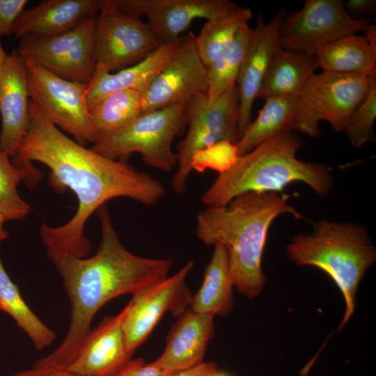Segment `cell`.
<instances>
[{
    "mask_svg": "<svg viewBox=\"0 0 376 376\" xmlns=\"http://www.w3.org/2000/svg\"><path fill=\"white\" fill-rule=\"evenodd\" d=\"M11 161L31 179L41 173L31 162L45 164L50 170L51 185L58 191L70 189L78 200L76 213L64 225L41 226L42 242L49 256L85 258L92 247L84 234L86 223L107 201L127 197L152 206L166 193L163 184L150 174L68 137L31 100L29 127Z\"/></svg>",
    "mask_w": 376,
    "mask_h": 376,
    "instance_id": "cell-1",
    "label": "cell"
},
{
    "mask_svg": "<svg viewBox=\"0 0 376 376\" xmlns=\"http://www.w3.org/2000/svg\"><path fill=\"white\" fill-rule=\"evenodd\" d=\"M101 241L90 258L54 255L49 258L63 280L70 307V322L58 347L36 363L66 368L76 357L98 311L118 296L141 293L168 277L171 258L136 256L120 241L105 205L97 210Z\"/></svg>",
    "mask_w": 376,
    "mask_h": 376,
    "instance_id": "cell-2",
    "label": "cell"
},
{
    "mask_svg": "<svg viewBox=\"0 0 376 376\" xmlns=\"http://www.w3.org/2000/svg\"><path fill=\"white\" fill-rule=\"evenodd\" d=\"M283 214L296 219L304 217L285 194L251 191L225 206L206 207L196 217V237L205 245L226 247L234 287L249 299L256 297L265 285L262 258L269 229Z\"/></svg>",
    "mask_w": 376,
    "mask_h": 376,
    "instance_id": "cell-3",
    "label": "cell"
},
{
    "mask_svg": "<svg viewBox=\"0 0 376 376\" xmlns=\"http://www.w3.org/2000/svg\"><path fill=\"white\" fill-rule=\"evenodd\" d=\"M301 141L292 132L269 139L247 153L237 156L219 172L202 194L206 207L228 205L246 192H283L292 182H303L320 197L327 196L334 184L328 166L297 157Z\"/></svg>",
    "mask_w": 376,
    "mask_h": 376,
    "instance_id": "cell-4",
    "label": "cell"
},
{
    "mask_svg": "<svg viewBox=\"0 0 376 376\" xmlns=\"http://www.w3.org/2000/svg\"><path fill=\"white\" fill-rule=\"evenodd\" d=\"M288 259L327 274L343 297L345 309L337 331L352 316L359 285L376 261V249L367 229L352 222L322 219L310 234L295 235L285 247Z\"/></svg>",
    "mask_w": 376,
    "mask_h": 376,
    "instance_id": "cell-5",
    "label": "cell"
},
{
    "mask_svg": "<svg viewBox=\"0 0 376 376\" xmlns=\"http://www.w3.org/2000/svg\"><path fill=\"white\" fill-rule=\"evenodd\" d=\"M185 107L188 129L177 146V170L171 180L172 189L177 194L186 191L187 182L197 155L223 141L235 144L240 139L236 85L214 102H210L207 93H204L194 97Z\"/></svg>",
    "mask_w": 376,
    "mask_h": 376,
    "instance_id": "cell-6",
    "label": "cell"
},
{
    "mask_svg": "<svg viewBox=\"0 0 376 376\" xmlns=\"http://www.w3.org/2000/svg\"><path fill=\"white\" fill-rule=\"evenodd\" d=\"M185 104L144 113L120 130L96 139L91 148L118 160L136 152L147 166L171 172L177 164L173 141L187 126Z\"/></svg>",
    "mask_w": 376,
    "mask_h": 376,
    "instance_id": "cell-7",
    "label": "cell"
},
{
    "mask_svg": "<svg viewBox=\"0 0 376 376\" xmlns=\"http://www.w3.org/2000/svg\"><path fill=\"white\" fill-rule=\"evenodd\" d=\"M370 76L324 70L313 74L297 97L295 130L316 137L320 122L324 120L336 131L343 132L366 93Z\"/></svg>",
    "mask_w": 376,
    "mask_h": 376,
    "instance_id": "cell-8",
    "label": "cell"
},
{
    "mask_svg": "<svg viewBox=\"0 0 376 376\" xmlns=\"http://www.w3.org/2000/svg\"><path fill=\"white\" fill-rule=\"evenodd\" d=\"M31 101L56 127L85 146L96 140L86 100L87 84L57 76L29 59H23Z\"/></svg>",
    "mask_w": 376,
    "mask_h": 376,
    "instance_id": "cell-9",
    "label": "cell"
},
{
    "mask_svg": "<svg viewBox=\"0 0 376 376\" xmlns=\"http://www.w3.org/2000/svg\"><path fill=\"white\" fill-rule=\"evenodd\" d=\"M97 15L61 34L19 38L17 54L68 80L88 84L95 68L94 31Z\"/></svg>",
    "mask_w": 376,
    "mask_h": 376,
    "instance_id": "cell-10",
    "label": "cell"
},
{
    "mask_svg": "<svg viewBox=\"0 0 376 376\" xmlns=\"http://www.w3.org/2000/svg\"><path fill=\"white\" fill-rule=\"evenodd\" d=\"M370 19L353 18L340 0H307L303 7L283 20L281 47L315 55L322 47L338 39L365 31Z\"/></svg>",
    "mask_w": 376,
    "mask_h": 376,
    "instance_id": "cell-11",
    "label": "cell"
},
{
    "mask_svg": "<svg viewBox=\"0 0 376 376\" xmlns=\"http://www.w3.org/2000/svg\"><path fill=\"white\" fill-rule=\"evenodd\" d=\"M148 22L119 13L102 9L94 31L97 65L115 72L146 58L159 46Z\"/></svg>",
    "mask_w": 376,
    "mask_h": 376,
    "instance_id": "cell-12",
    "label": "cell"
},
{
    "mask_svg": "<svg viewBox=\"0 0 376 376\" xmlns=\"http://www.w3.org/2000/svg\"><path fill=\"white\" fill-rule=\"evenodd\" d=\"M193 267L190 260L173 276L132 297L123 322L130 354L132 356L166 313L179 317L189 308L193 295L185 281Z\"/></svg>",
    "mask_w": 376,
    "mask_h": 376,
    "instance_id": "cell-13",
    "label": "cell"
},
{
    "mask_svg": "<svg viewBox=\"0 0 376 376\" xmlns=\"http://www.w3.org/2000/svg\"><path fill=\"white\" fill-rule=\"evenodd\" d=\"M207 69L195 44V35L180 38L173 56L142 93L143 112L185 104L196 95L207 93Z\"/></svg>",
    "mask_w": 376,
    "mask_h": 376,
    "instance_id": "cell-14",
    "label": "cell"
},
{
    "mask_svg": "<svg viewBox=\"0 0 376 376\" xmlns=\"http://www.w3.org/2000/svg\"><path fill=\"white\" fill-rule=\"evenodd\" d=\"M286 15L280 9L268 22L259 14L246 52L242 61L236 86L239 95L240 137L251 121V111L256 99L267 74L272 58L281 48L279 36L281 24Z\"/></svg>",
    "mask_w": 376,
    "mask_h": 376,
    "instance_id": "cell-15",
    "label": "cell"
},
{
    "mask_svg": "<svg viewBox=\"0 0 376 376\" xmlns=\"http://www.w3.org/2000/svg\"><path fill=\"white\" fill-rule=\"evenodd\" d=\"M127 304L117 315L91 329L79 353L65 368L75 376H113L132 359L127 350L123 322Z\"/></svg>",
    "mask_w": 376,
    "mask_h": 376,
    "instance_id": "cell-16",
    "label": "cell"
},
{
    "mask_svg": "<svg viewBox=\"0 0 376 376\" xmlns=\"http://www.w3.org/2000/svg\"><path fill=\"white\" fill-rule=\"evenodd\" d=\"M29 92L23 60L14 50L0 67V151L13 159L29 123Z\"/></svg>",
    "mask_w": 376,
    "mask_h": 376,
    "instance_id": "cell-17",
    "label": "cell"
},
{
    "mask_svg": "<svg viewBox=\"0 0 376 376\" xmlns=\"http://www.w3.org/2000/svg\"><path fill=\"white\" fill-rule=\"evenodd\" d=\"M214 318L188 308L171 327L163 352L153 362L170 376L203 361Z\"/></svg>",
    "mask_w": 376,
    "mask_h": 376,
    "instance_id": "cell-18",
    "label": "cell"
},
{
    "mask_svg": "<svg viewBox=\"0 0 376 376\" xmlns=\"http://www.w3.org/2000/svg\"><path fill=\"white\" fill-rule=\"evenodd\" d=\"M102 0H47L23 10L15 20L12 34L47 37L65 33L84 19L98 15Z\"/></svg>",
    "mask_w": 376,
    "mask_h": 376,
    "instance_id": "cell-19",
    "label": "cell"
},
{
    "mask_svg": "<svg viewBox=\"0 0 376 376\" xmlns=\"http://www.w3.org/2000/svg\"><path fill=\"white\" fill-rule=\"evenodd\" d=\"M238 6L228 0H151L146 17L162 45L178 40L194 20L207 21Z\"/></svg>",
    "mask_w": 376,
    "mask_h": 376,
    "instance_id": "cell-20",
    "label": "cell"
},
{
    "mask_svg": "<svg viewBox=\"0 0 376 376\" xmlns=\"http://www.w3.org/2000/svg\"><path fill=\"white\" fill-rule=\"evenodd\" d=\"M179 40L160 45L139 63L115 72H109L95 64L92 78L86 85L89 110L106 96L116 91L134 90L143 93L167 64Z\"/></svg>",
    "mask_w": 376,
    "mask_h": 376,
    "instance_id": "cell-21",
    "label": "cell"
},
{
    "mask_svg": "<svg viewBox=\"0 0 376 376\" xmlns=\"http://www.w3.org/2000/svg\"><path fill=\"white\" fill-rule=\"evenodd\" d=\"M233 287L227 250L224 245L216 244L202 284L192 295L189 308L213 317H225L233 308Z\"/></svg>",
    "mask_w": 376,
    "mask_h": 376,
    "instance_id": "cell-22",
    "label": "cell"
},
{
    "mask_svg": "<svg viewBox=\"0 0 376 376\" xmlns=\"http://www.w3.org/2000/svg\"><path fill=\"white\" fill-rule=\"evenodd\" d=\"M318 68L315 55L281 47L272 58L258 97H297Z\"/></svg>",
    "mask_w": 376,
    "mask_h": 376,
    "instance_id": "cell-23",
    "label": "cell"
},
{
    "mask_svg": "<svg viewBox=\"0 0 376 376\" xmlns=\"http://www.w3.org/2000/svg\"><path fill=\"white\" fill-rule=\"evenodd\" d=\"M297 97H269L235 144L237 156L264 141L295 130Z\"/></svg>",
    "mask_w": 376,
    "mask_h": 376,
    "instance_id": "cell-24",
    "label": "cell"
},
{
    "mask_svg": "<svg viewBox=\"0 0 376 376\" xmlns=\"http://www.w3.org/2000/svg\"><path fill=\"white\" fill-rule=\"evenodd\" d=\"M324 71L370 76L376 74V51L364 36L353 34L320 48L315 54Z\"/></svg>",
    "mask_w": 376,
    "mask_h": 376,
    "instance_id": "cell-25",
    "label": "cell"
},
{
    "mask_svg": "<svg viewBox=\"0 0 376 376\" xmlns=\"http://www.w3.org/2000/svg\"><path fill=\"white\" fill-rule=\"evenodd\" d=\"M251 17L250 8L238 6L226 15L206 21L199 33L195 35L196 49L206 68L232 45Z\"/></svg>",
    "mask_w": 376,
    "mask_h": 376,
    "instance_id": "cell-26",
    "label": "cell"
},
{
    "mask_svg": "<svg viewBox=\"0 0 376 376\" xmlns=\"http://www.w3.org/2000/svg\"><path fill=\"white\" fill-rule=\"evenodd\" d=\"M0 311L6 313L15 320L36 350H42L55 340V332L45 325L26 304L18 288L6 273L1 259Z\"/></svg>",
    "mask_w": 376,
    "mask_h": 376,
    "instance_id": "cell-27",
    "label": "cell"
},
{
    "mask_svg": "<svg viewBox=\"0 0 376 376\" xmlns=\"http://www.w3.org/2000/svg\"><path fill=\"white\" fill-rule=\"evenodd\" d=\"M90 113L96 139L110 135L144 113L142 93L134 90L114 92L94 105Z\"/></svg>",
    "mask_w": 376,
    "mask_h": 376,
    "instance_id": "cell-28",
    "label": "cell"
},
{
    "mask_svg": "<svg viewBox=\"0 0 376 376\" xmlns=\"http://www.w3.org/2000/svg\"><path fill=\"white\" fill-rule=\"evenodd\" d=\"M251 33L252 29L249 24L244 25L232 45L207 68V95L210 102H214L224 92L236 85Z\"/></svg>",
    "mask_w": 376,
    "mask_h": 376,
    "instance_id": "cell-29",
    "label": "cell"
},
{
    "mask_svg": "<svg viewBox=\"0 0 376 376\" xmlns=\"http://www.w3.org/2000/svg\"><path fill=\"white\" fill-rule=\"evenodd\" d=\"M25 171L15 166L10 158L0 155V212L8 219L24 217L30 210L29 205L19 196L17 187L26 179Z\"/></svg>",
    "mask_w": 376,
    "mask_h": 376,
    "instance_id": "cell-30",
    "label": "cell"
},
{
    "mask_svg": "<svg viewBox=\"0 0 376 376\" xmlns=\"http://www.w3.org/2000/svg\"><path fill=\"white\" fill-rule=\"evenodd\" d=\"M376 119V74L369 77L366 93L354 110L344 130L352 146L361 148L375 139Z\"/></svg>",
    "mask_w": 376,
    "mask_h": 376,
    "instance_id": "cell-31",
    "label": "cell"
},
{
    "mask_svg": "<svg viewBox=\"0 0 376 376\" xmlns=\"http://www.w3.org/2000/svg\"><path fill=\"white\" fill-rule=\"evenodd\" d=\"M26 0H0V35L12 34L13 26L23 11Z\"/></svg>",
    "mask_w": 376,
    "mask_h": 376,
    "instance_id": "cell-32",
    "label": "cell"
},
{
    "mask_svg": "<svg viewBox=\"0 0 376 376\" xmlns=\"http://www.w3.org/2000/svg\"><path fill=\"white\" fill-rule=\"evenodd\" d=\"M113 376H169L153 361L146 363L141 358L131 359Z\"/></svg>",
    "mask_w": 376,
    "mask_h": 376,
    "instance_id": "cell-33",
    "label": "cell"
},
{
    "mask_svg": "<svg viewBox=\"0 0 376 376\" xmlns=\"http://www.w3.org/2000/svg\"><path fill=\"white\" fill-rule=\"evenodd\" d=\"M12 376H75L65 368L35 363L29 369L21 370Z\"/></svg>",
    "mask_w": 376,
    "mask_h": 376,
    "instance_id": "cell-34",
    "label": "cell"
},
{
    "mask_svg": "<svg viewBox=\"0 0 376 376\" xmlns=\"http://www.w3.org/2000/svg\"><path fill=\"white\" fill-rule=\"evenodd\" d=\"M343 3L347 13L353 18L374 15L376 10L375 0H348Z\"/></svg>",
    "mask_w": 376,
    "mask_h": 376,
    "instance_id": "cell-35",
    "label": "cell"
},
{
    "mask_svg": "<svg viewBox=\"0 0 376 376\" xmlns=\"http://www.w3.org/2000/svg\"><path fill=\"white\" fill-rule=\"evenodd\" d=\"M217 370L216 363L213 361H202L170 376H211Z\"/></svg>",
    "mask_w": 376,
    "mask_h": 376,
    "instance_id": "cell-36",
    "label": "cell"
},
{
    "mask_svg": "<svg viewBox=\"0 0 376 376\" xmlns=\"http://www.w3.org/2000/svg\"><path fill=\"white\" fill-rule=\"evenodd\" d=\"M364 32V37L368 43L376 51V25L369 24Z\"/></svg>",
    "mask_w": 376,
    "mask_h": 376,
    "instance_id": "cell-37",
    "label": "cell"
},
{
    "mask_svg": "<svg viewBox=\"0 0 376 376\" xmlns=\"http://www.w3.org/2000/svg\"><path fill=\"white\" fill-rule=\"evenodd\" d=\"M7 221L6 217L0 212V242L6 239L8 235V232L3 228V224Z\"/></svg>",
    "mask_w": 376,
    "mask_h": 376,
    "instance_id": "cell-38",
    "label": "cell"
},
{
    "mask_svg": "<svg viewBox=\"0 0 376 376\" xmlns=\"http://www.w3.org/2000/svg\"><path fill=\"white\" fill-rule=\"evenodd\" d=\"M8 56V54L3 49L1 43H0V67L3 63V62L6 61V58Z\"/></svg>",
    "mask_w": 376,
    "mask_h": 376,
    "instance_id": "cell-39",
    "label": "cell"
},
{
    "mask_svg": "<svg viewBox=\"0 0 376 376\" xmlns=\"http://www.w3.org/2000/svg\"><path fill=\"white\" fill-rule=\"evenodd\" d=\"M211 376H231V375H230L227 373H225V372H223V371H219V370H217Z\"/></svg>",
    "mask_w": 376,
    "mask_h": 376,
    "instance_id": "cell-40",
    "label": "cell"
},
{
    "mask_svg": "<svg viewBox=\"0 0 376 376\" xmlns=\"http://www.w3.org/2000/svg\"><path fill=\"white\" fill-rule=\"evenodd\" d=\"M1 154V151H0V155Z\"/></svg>",
    "mask_w": 376,
    "mask_h": 376,
    "instance_id": "cell-41",
    "label": "cell"
}]
</instances>
